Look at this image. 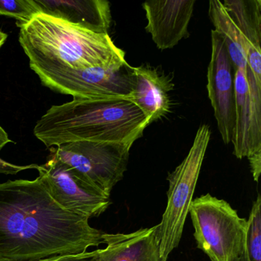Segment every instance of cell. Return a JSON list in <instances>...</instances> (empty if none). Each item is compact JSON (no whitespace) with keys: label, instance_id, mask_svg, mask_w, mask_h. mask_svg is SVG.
Here are the masks:
<instances>
[{"label":"cell","instance_id":"9","mask_svg":"<svg viewBox=\"0 0 261 261\" xmlns=\"http://www.w3.org/2000/svg\"><path fill=\"white\" fill-rule=\"evenodd\" d=\"M235 125L233 155L241 160L261 149V85L248 68L233 72Z\"/></svg>","mask_w":261,"mask_h":261},{"label":"cell","instance_id":"18","mask_svg":"<svg viewBox=\"0 0 261 261\" xmlns=\"http://www.w3.org/2000/svg\"><path fill=\"white\" fill-rule=\"evenodd\" d=\"M37 13L35 0H0V16L13 18L16 22H29Z\"/></svg>","mask_w":261,"mask_h":261},{"label":"cell","instance_id":"6","mask_svg":"<svg viewBox=\"0 0 261 261\" xmlns=\"http://www.w3.org/2000/svg\"><path fill=\"white\" fill-rule=\"evenodd\" d=\"M45 88L73 99L101 100L132 97L135 77L127 62L86 69L33 68Z\"/></svg>","mask_w":261,"mask_h":261},{"label":"cell","instance_id":"23","mask_svg":"<svg viewBox=\"0 0 261 261\" xmlns=\"http://www.w3.org/2000/svg\"><path fill=\"white\" fill-rule=\"evenodd\" d=\"M7 39H8V35L4 33V32L0 29V48H2L3 45H4Z\"/></svg>","mask_w":261,"mask_h":261},{"label":"cell","instance_id":"3","mask_svg":"<svg viewBox=\"0 0 261 261\" xmlns=\"http://www.w3.org/2000/svg\"><path fill=\"white\" fill-rule=\"evenodd\" d=\"M16 25L19 43L31 69L80 70L126 62L124 51L109 34L93 33L41 13Z\"/></svg>","mask_w":261,"mask_h":261},{"label":"cell","instance_id":"16","mask_svg":"<svg viewBox=\"0 0 261 261\" xmlns=\"http://www.w3.org/2000/svg\"><path fill=\"white\" fill-rule=\"evenodd\" d=\"M221 3L246 39L261 49L260 0H224Z\"/></svg>","mask_w":261,"mask_h":261},{"label":"cell","instance_id":"21","mask_svg":"<svg viewBox=\"0 0 261 261\" xmlns=\"http://www.w3.org/2000/svg\"><path fill=\"white\" fill-rule=\"evenodd\" d=\"M250 163V171L255 181H258L261 173V149L255 151L247 156Z\"/></svg>","mask_w":261,"mask_h":261},{"label":"cell","instance_id":"19","mask_svg":"<svg viewBox=\"0 0 261 261\" xmlns=\"http://www.w3.org/2000/svg\"><path fill=\"white\" fill-rule=\"evenodd\" d=\"M37 261H98V249L76 254L59 255Z\"/></svg>","mask_w":261,"mask_h":261},{"label":"cell","instance_id":"15","mask_svg":"<svg viewBox=\"0 0 261 261\" xmlns=\"http://www.w3.org/2000/svg\"><path fill=\"white\" fill-rule=\"evenodd\" d=\"M208 16L215 27V31L224 39L233 72L240 68L247 69V53L256 47L240 31L220 0H211L209 2Z\"/></svg>","mask_w":261,"mask_h":261},{"label":"cell","instance_id":"12","mask_svg":"<svg viewBox=\"0 0 261 261\" xmlns=\"http://www.w3.org/2000/svg\"><path fill=\"white\" fill-rule=\"evenodd\" d=\"M39 13L93 33L108 34L111 6L107 0H35Z\"/></svg>","mask_w":261,"mask_h":261},{"label":"cell","instance_id":"22","mask_svg":"<svg viewBox=\"0 0 261 261\" xmlns=\"http://www.w3.org/2000/svg\"><path fill=\"white\" fill-rule=\"evenodd\" d=\"M12 143H14V142L9 137L7 131L0 125V151L4 149V146Z\"/></svg>","mask_w":261,"mask_h":261},{"label":"cell","instance_id":"8","mask_svg":"<svg viewBox=\"0 0 261 261\" xmlns=\"http://www.w3.org/2000/svg\"><path fill=\"white\" fill-rule=\"evenodd\" d=\"M37 170L51 198L65 210L91 218L100 216L111 205L110 197L96 190L74 169L51 155Z\"/></svg>","mask_w":261,"mask_h":261},{"label":"cell","instance_id":"20","mask_svg":"<svg viewBox=\"0 0 261 261\" xmlns=\"http://www.w3.org/2000/svg\"><path fill=\"white\" fill-rule=\"evenodd\" d=\"M39 165L32 164L27 166H19V165L13 164L5 161L0 158V174L4 175H16L19 172L27 169H36L37 170Z\"/></svg>","mask_w":261,"mask_h":261},{"label":"cell","instance_id":"5","mask_svg":"<svg viewBox=\"0 0 261 261\" xmlns=\"http://www.w3.org/2000/svg\"><path fill=\"white\" fill-rule=\"evenodd\" d=\"M189 213L197 246L211 261H235L242 255L247 219L227 201L207 193L192 200Z\"/></svg>","mask_w":261,"mask_h":261},{"label":"cell","instance_id":"11","mask_svg":"<svg viewBox=\"0 0 261 261\" xmlns=\"http://www.w3.org/2000/svg\"><path fill=\"white\" fill-rule=\"evenodd\" d=\"M195 3V0H149L143 3L142 7L147 19L145 30L159 49H171L189 36Z\"/></svg>","mask_w":261,"mask_h":261},{"label":"cell","instance_id":"13","mask_svg":"<svg viewBox=\"0 0 261 261\" xmlns=\"http://www.w3.org/2000/svg\"><path fill=\"white\" fill-rule=\"evenodd\" d=\"M98 261H161L155 225L131 233H103Z\"/></svg>","mask_w":261,"mask_h":261},{"label":"cell","instance_id":"2","mask_svg":"<svg viewBox=\"0 0 261 261\" xmlns=\"http://www.w3.org/2000/svg\"><path fill=\"white\" fill-rule=\"evenodd\" d=\"M148 126L142 111L129 99H73L51 107L38 120L33 134L48 149L77 141L132 147Z\"/></svg>","mask_w":261,"mask_h":261},{"label":"cell","instance_id":"17","mask_svg":"<svg viewBox=\"0 0 261 261\" xmlns=\"http://www.w3.org/2000/svg\"><path fill=\"white\" fill-rule=\"evenodd\" d=\"M247 221L246 250L249 261H261V197L253 201Z\"/></svg>","mask_w":261,"mask_h":261},{"label":"cell","instance_id":"10","mask_svg":"<svg viewBox=\"0 0 261 261\" xmlns=\"http://www.w3.org/2000/svg\"><path fill=\"white\" fill-rule=\"evenodd\" d=\"M212 55L207 67V90L218 130L225 144L231 143L235 125L233 70L224 39L212 30Z\"/></svg>","mask_w":261,"mask_h":261},{"label":"cell","instance_id":"14","mask_svg":"<svg viewBox=\"0 0 261 261\" xmlns=\"http://www.w3.org/2000/svg\"><path fill=\"white\" fill-rule=\"evenodd\" d=\"M134 91L130 100L142 111L151 124L164 117L170 109L169 92L173 85L147 67H134Z\"/></svg>","mask_w":261,"mask_h":261},{"label":"cell","instance_id":"7","mask_svg":"<svg viewBox=\"0 0 261 261\" xmlns=\"http://www.w3.org/2000/svg\"><path fill=\"white\" fill-rule=\"evenodd\" d=\"M127 145L77 141L50 148V155L69 166L88 184L106 196L123 179L127 169Z\"/></svg>","mask_w":261,"mask_h":261},{"label":"cell","instance_id":"4","mask_svg":"<svg viewBox=\"0 0 261 261\" xmlns=\"http://www.w3.org/2000/svg\"><path fill=\"white\" fill-rule=\"evenodd\" d=\"M210 139V128L201 125L188 155L168 175L167 204L161 221L155 225L161 261L168 260L181 241Z\"/></svg>","mask_w":261,"mask_h":261},{"label":"cell","instance_id":"1","mask_svg":"<svg viewBox=\"0 0 261 261\" xmlns=\"http://www.w3.org/2000/svg\"><path fill=\"white\" fill-rule=\"evenodd\" d=\"M88 217L61 207L39 177L0 184V261H37L103 244Z\"/></svg>","mask_w":261,"mask_h":261}]
</instances>
